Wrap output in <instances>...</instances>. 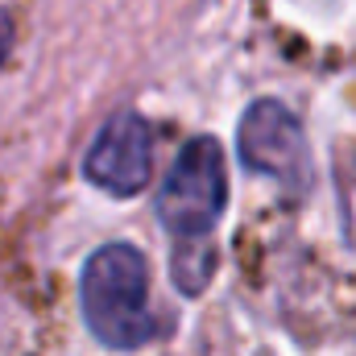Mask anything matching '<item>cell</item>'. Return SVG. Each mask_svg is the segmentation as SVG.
Returning <instances> with one entry per match:
<instances>
[{
    "mask_svg": "<svg viewBox=\"0 0 356 356\" xmlns=\"http://www.w3.org/2000/svg\"><path fill=\"white\" fill-rule=\"evenodd\" d=\"M83 175L108 195H137L154 178V133L137 112H116L95 133Z\"/></svg>",
    "mask_w": 356,
    "mask_h": 356,
    "instance_id": "4",
    "label": "cell"
},
{
    "mask_svg": "<svg viewBox=\"0 0 356 356\" xmlns=\"http://www.w3.org/2000/svg\"><path fill=\"white\" fill-rule=\"evenodd\" d=\"M236 149L253 175H266L282 186H290V191H302L311 178V149H307L302 124L277 99L249 104V112L241 116Z\"/></svg>",
    "mask_w": 356,
    "mask_h": 356,
    "instance_id": "3",
    "label": "cell"
},
{
    "mask_svg": "<svg viewBox=\"0 0 356 356\" xmlns=\"http://www.w3.org/2000/svg\"><path fill=\"white\" fill-rule=\"evenodd\" d=\"M8 50H13V25H8V17H0V67H4Z\"/></svg>",
    "mask_w": 356,
    "mask_h": 356,
    "instance_id": "6",
    "label": "cell"
},
{
    "mask_svg": "<svg viewBox=\"0 0 356 356\" xmlns=\"http://www.w3.org/2000/svg\"><path fill=\"white\" fill-rule=\"evenodd\" d=\"M228 207V170L216 137H195L182 145L158 195V220L178 245H207Z\"/></svg>",
    "mask_w": 356,
    "mask_h": 356,
    "instance_id": "2",
    "label": "cell"
},
{
    "mask_svg": "<svg viewBox=\"0 0 356 356\" xmlns=\"http://www.w3.org/2000/svg\"><path fill=\"white\" fill-rule=\"evenodd\" d=\"M211 269H216V253H211V245H178L175 282H178L182 294H199V290L207 286Z\"/></svg>",
    "mask_w": 356,
    "mask_h": 356,
    "instance_id": "5",
    "label": "cell"
},
{
    "mask_svg": "<svg viewBox=\"0 0 356 356\" xmlns=\"http://www.w3.org/2000/svg\"><path fill=\"white\" fill-rule=\"evenodd\" d=\"M79 302L91 336L116 353H133L158 336L149 311V261L133 245L95 249L79 277Z\"/></svg>",
    "mask_w": 356,
    "mask_h": 356,
    "instance_id": "1",
    "label": "cell"
}]
</instances>
